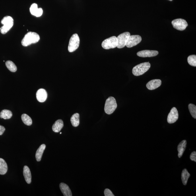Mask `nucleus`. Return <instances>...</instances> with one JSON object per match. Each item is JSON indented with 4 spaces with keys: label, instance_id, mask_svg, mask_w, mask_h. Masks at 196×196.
I'll return each instance as SVG.
<instances>
[{
    "label": "nucleus",
    "instance_id": "f257e3e1",
    "mask_svg": "<svg viewBox=\"0 0 196 196\" xmlns=\"http://www.w3.org/2000/svg\"><path fill=\"white\" fill-rule=\"evenodd\" d=\"M40 37L36 32L27 33L22 40V44L24 47H27L32 44H35L40 40Z\"/></svg>",
    "mask_w": 196,
    "mask_h": 196
},
{
    "label": "nucleus",
    "instance_id": "f03ea898",
    "mask_svg": "<svg viewBox=\"0 0 196 196\" xmlns=\"http://www.w3.org/2000/svg\"><path fill=\"white\" fill-rule=\"evenodd\" d=\"M1 23L3 25L0 28L1 32L5 34L11 29L14 25V19L11 16H7L4 17L1 21Z\"/></svg>",
    "mask_w": 196,
    "mask_h": 196
},
{
    "label": "nucleus",
    "instance_id": "7ed1b4c3",
    "mask_svg": "<svg viewBox=\"0 0 196 196\" xmlns=\"http://www.w3.org/2000/svg\"><path fill=\"white\" fill-rule=\"evenodd\" d=\"M151 66L148 62L142 63L137 65L133 68L132 73L135 76H139L143 75L148 71Z\"/></svg>",
    "mask_w": 196,
    "mask_h": 196
},
{
    "label": "nucleus",
    "instance_id": "20e7f679",
    "mask_svg": "<svg viewBox=\"0 0 196 196\" xmlns=\"http://www.w3.org/2000/svg\"><path fill=\"white\" fill-rule=\"evenodd\" d=\"M116 100L113 97H110L106 100L105 103L104 111L107 114H112L117 108Z\"/></svg>",
    "mask_w": 196,
    "mask_h": 196
},
{
    "label": "nucleus",
    "instance_id": "39448f33",
    "mask_svg": "<svg viewBox=\"0 0 196 196\" xmlns=\"http://www.w3.org/2000/svg\"><path fill=\"white\" fill-rule=\"evenodd\" d=\"M80 39L77 34H75L72 35L70 39L68 50L69 52H73L75 51L79 47Z\"/></svg>",
    "mask_w": 196,
    "mask_h": 196
},
{
    "label": "nucleus",
    "instance_id": "423d86ee",
    "mask_svg": "<svg viewBox=\"0 0 196 196\" xmlns=\"http://www.w3.org/2000/svg\"><path fill=\"white\" fill-rule=\"evenodd\" d=\"M118 42L116 36H113L105 40L102 43V48L106 49L115 48L117 46Z\"/></svg>",
    "mask_w": 196,
    "mask_h": 196
},
{
    "label": "nucleus",
    "instance_id": "0eeeda50",
    "mask_svg": "<svg viewBox=\"0 0 196 196\" xmlns=\"http://www.w3.org/2000/svg\"><path fill=\"white\" fill-rule=\"evenodd\" d=\"M131 35L129 32H125L119 35L117 37L118 44L117 47L118 48H122L126 45L129 37Z\"/></svg>",
    "mask_w": 196,
    "mask_h": 196
},
{
    "label": "nucleus",
    "instance_id": "6e6552de",
    "mask_svg": "<svg viewBox=\"0 0 196 196\" xmlns=\"http://www.w3.org/2000/svg\"><path fill=\"white\" fill-rule=\"evenodd\" d=\"M172 23L173 27L179 31L185 30L188 25L186 20L182 19L173 20Z\"/></svg>",
    "mask_w": 196,
    "mask_h": 196
},
{
    "label": "nucleus",
    "instance_id": "1a4fd4ad",
    "mask_svg": "<svg viewBox=\"0 0 196 196\" xmlns=\"http://www.w3.org/2000/svg\"><path fill=\"white\" fill-rule=\"evenodd\" d=\"M142 38L141 36L138 35H130L127 43L126 46L127 48H131L139 44L141 42Z\"/></svg>",
    "mask_w": 196,
    "mask_h": 196
},
{
    "label": "nucleus",
    "instance_id": "9d476101",
    "mask_svg": "<svg viewBox=\"0 0 196 196\" xmlns=\"http://www.w3.org/2000/svg\"><path fill=\"white\" fill-rule=\"evenodd\" d=\"M178 119V113L177 109L175 107H173L171 109L168 117V122L169 123H173L175 122Z\"/></svg>",
    "mask_w": 196,
    "mask_h": 196
},
{
    "label": "nucleus",
    "instance_id": "9b49d317",
    "mask_svg": "<svg viewBox=\"0 0 196 196\" xmlns=\"http://www.w3.org/2000/svg\"><path fill=\"white\" fill-rule=\"evenodd\" d=\"M158 54V52L156 51L145 50L137 52L138 56L142 57H152L156 56Z\"/></svg>",
    "mask_w": 196,
    "mask_h": 196
},
{
    "label": "nucleus",
    "instance_id": "f8f14e48",
    "mask_svg": "<svg viewBox=\"0 0 196 196\" xmlns=\"http://www.w3.org/2000/svg\"><path fill=\"white\" fill-rule=\"evenodd\" d=\"M30 12L32 15L37 17H40L42 15L43 10L42 8H38L36 3L32 4L30 8Z\"/></svg>",
    "mask_w": 196,
    "mask_h": 196
},
{
    "label": "nucleus",
    "instance_id": "ddd939ff",
    "mask_svg": "<svg viewBox=\"0 0 196 196\" xmlns=\"http://www.w3.org/2000/svg\"><path fill=\"white\" fill-rule=\"evenodd\" d=\"M36 97L38 102H44L47 98V92L44 89H40L37 91Z\"/></svg>",
    "mask_w": 196,
    "mask_h": 196
},
{
    "label": "nucleus",
    "instance_id": "4468645a",
    "mask_svg": "<svg viewBox=\"0 0 196 196\" xmlns=\"http://www.w3.org/2000/svg\"><path fill=\"white\" fill-rule=\"evenodd\" d=\"M162 84V81L160 79H154L151 80L146 84V87L148 90H152L159 87Z\"/></svg>",
    "mask_w": 196,
    "mask_h": 196
},
{
    "label": "nucleus",
    "instance_id": "2eb2a0df",
    "mask_svg": "<svg viewBox=\"0 0 196 196\" xmlns=\"http://www.w3.org/2000/svg\"><path fill=\"white\" fill-rule=\"evenodd\" d=\"M60 188L61 192L62 193L64 196H72L73 195L69 187L65 183H60Z\"/></svg>",
    "mask_w": 196,
    "mask_h": 196
},
{
    "label": "nucleus",
    "instance_id": "dca6fc26",
    "mask_svg": "<svg viewBox=\"0 0 196 196\" xmlns=\"http://www.w3.org/2000/svg\"><path fill=\"white\" fill-rule=\"evenodd\" d=\"M23 174L25 179L28 184L31 182V174L29 168L27 166H25L23 168Z\"/></svg>",
    "mask_w": 196,
    "mask_h": 196
},
{
    "label": "nucleus",
    "instance_id": "f3484780",
    "mask_svg": "<svg viewBox=\"0 0 196 196\" xmlns=\"http://www.w3.org/2000/svg\"><path fill=\"white\" fill-rule=\"evenodd\" d=\"M64 126V123L61 119H58L55 122L52 126L53 131L55 133H59L61 131Z\"/></svg>",
    "mask_w": 196,
    "mask_h": 196
},
{
    "label": "nucleus",
    "instance_id": "a211bd4d",
    "mask_svg": "<svg viewBox=\"0 0 196 196\" xmlns=\"http://www.w3.org/2000/svg\"><path fill=\"white\" fill-rule=\"evenodd\" d=\"M187 141L186 140H183L179 144L177 150L178 151V156L179 158L181 157L182 156L184 152L185 151L186 148V147Z\"/></svg>",
    "mask_w": 196,
    "mask_h": 196
},
{
    "label": "nucleus",
    "instance_id": "6ab92c4d",
    "mask_svg": "<svg viewBox=\"0 0 196 196\" xmlns=\"http://www.w3.org/2000/svg\"><path fill=\"white\" fill-rule=\"evenodd\" d=\"M46 148V145L45 144H42L37 150L36 153V158L38 162L40 161L42 159L43 152H44Z\"/></svg>",
    "mask_w": 196,
    "mask_h": 196
},
{
    "label": "nucleus",
    "instance_id": "aec40b11",
    "mask_svg": "<svg viewBox=\"0 0 196 196\" xmlns=\"http://www.w3.org/2000/svg\"><path fill=\"white\" fill-rule=\"evenodd\" d=\"M8 167L7 163L3 159L0 158V174L4 175L7 172Z\"/></svg>",
    "mask_w": 196,
    "mask_h": 196
},
{
    "label": "nucleus",
    "instance_id": "412c9836",
    "mask_svg": "<svg viewBox=\"0 0 196 196\" xmlns=\"http://www.w3.org/2000/svg\"><path fill=\"white\" fill-rule=\"evenodd\" d=\"M71 121L72 125L74 127H76L80 124V115L78 113L74 114L71 117Z\"/></svg>",
    "mask_w": 196,
    "mask_h": 196
},
{
    "label": "nucleus",
    "instance_id": "4be33fe9",
    "mask_svg": "<svg viewBox=\"0 0 196 196\" xmlns=\"http://www.w3.org/2000/svg\"><path fill=\"white\" fill-rule=\"evenodd\" d=\"M190 176V174L188 172L186 169H184L182 171L181 175V178L183 185H187L188 180Z\"/></svg>",
    "mask_w": 196,
    "mask_h": 196
},
{
    "label": "nucleus",
    "instance_id": "5701e85b",
    "mask_svg": "<svg viewBox=\"0 0 196 196\" xmlns=\"http://www.w3.org/2000/svg\"><path fill=\"white\" fill-rule=\"evenodd\" d=\"M12 116V113L11 111L4 109L0 113V117L4 119H9Z\"/></svg>",
    "mask_w": 196,
    "mask_h": 196
},
{
    "label": "nucleus",
    "instance_id": "b1692460",
    "mask_svg": "<svg viewBox=\"0 0 196 196\" xmlns=\"http://www.w3.org/2000/svg\"><path fill=\"white\" fill-rule=\"evenodd\" d=\"M6 65L7 69L11 72L15 73L17 71V67H16L15 64L11 61L9 60L6 61Z\"/></svg>",
    "mask_w": 196,
    "mask_h": 196
},
{
    "label": "nucleus",
    "instance_id": "393cba45",
    "mask_svg": "<svg viewBox=\"0 0 196 196\" xmlns=\"http://www.w3.org/2000/svg\"><path fill=\"white\" fill-rule=\"evenodd\" d=\"M21 118L25 124L28 126H30L32 124V119L28 115L26 114H23L22 115Z\"/></svg>",
    "mask_w": 196,
    "mask_h": 196
},
{
    "label": "nucleus",
    "instance_id": "a878e982",
    "mask_svg": "<svg viewBox=\"0 0 196 196\" xmlns=\"http://www.w3.org/2000/svg\"><path fill=\"white\" fill-rule=\"evenodd\" d=\"M188 63L192 66L196 67V56L191 55L187 58Z\"/></svg>",
    "mask_w": 196,
    "mask_h": 196
},
{
    "label": "nucleus",
    "instance_id": "bb28decb",
    "mask_svg": "<svg viewBox=\"0 0 196 196\" xmlns=\"http://www.w3.org/2000/svg\"><path fill=\"white\" fill-rule=\"evenodd\" d=\"M189 109L191 115L194 119H196V106L195 105L190 104L189 105Z\"/></svg>",
    "mask_w": 196,
    "mask_h": 196
},
{
    "label": "nucleus",
    "instance_id": "cd10ccee",
    "mask_svg": "<svg viewBox=\"0 0 196 196\" xmlns=\"http://www.w3.org/2000/svg\"><path fill=\"white\" fill-rule=\"evenodd\" d=\"M104 195L105 196H114L113 194L110 190L108 189H105L104 191Z\"/></svg>",
    "mask_w": 196,
    "mask_h": 196
},
{
    "label": "nucleus",
    "instance_id": "c85d7f7f",
    "mask_svg": "<svg viewBox=\"0 0 196 196\" xmlns=\"http://www.w3.org/2000/svg\"><path fill=\"white\" fill-rule=\"evenodd\" d=\"M190 159L191 161L196 162V152H192L190 156Z\"/></svg>",
    "mask_w": 196,
    "mask_h": 196
},
{
    "label": "nucleus",
    "instance_id": "c756f323",
    "mask_svg": "<svg viewBox=\"0 0 196 196\" xmlns=\"http://www.w3.org/2000/svg\"><path fill=\"white\" fill-rule=\"evenodd\" d=\"M5 131V127L0 125V136L2 135Z\"/></svg>",
    "mask_w": 196,
    "mask_h": 196
},
{
    "label": "nucleus",
    "instance_id": "7c9ffc66",
    "mask_svg": "<svg viewBox=\"0 0 196 196\" xmlns=\"http://www.w3.org/2000/svg\"><path fill=\"white\" fill-rule=\"evenodd\" d=\"M169 1H172L173 0H169Z\"/></svg>",
    "mask_w": 196,
    "mask_h": 196
},
{
    "label": "nucleus",
    "instance_id": "2f4dec72",
    "mask_svg": "<svg viewBox=\"0 0 196 196\" xmlns=\"http://www.w3.org/2000/svg\"><path fill=\"white\" fill-rule=\"evenodd\" d=\"M60 134H61V132H60Z\"/></svg>",
    "mask_w": 196,
    "mask_h": 196
}]
</instances>
